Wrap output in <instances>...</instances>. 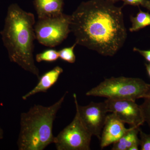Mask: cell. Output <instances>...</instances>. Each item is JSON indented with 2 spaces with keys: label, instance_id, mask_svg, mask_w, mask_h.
<instances>
[{
  "label": "cell",
  "instance_id": "cell-1",
  "mask_svg": "<svg viewBox=\"0 0 150 150\" xmlns=\"http://www.w3.org/2000/svg\"><path fill=\"white\" fill-rule=\"evenodd\" d=\"M122 9L107 0L82 2L71 15L76 43L103 56H114L127 38Z\"/></svg>",
  "mask_w": 150,
  "mask_h": 150
},
{
  "label": "cell",
  "instance_id": "cell-2",
  "mask_svg": "<svg viewBox=\"0 0 150 150\" xmlns=\"http://www.w3.org/2000/svg\"><path fill=\"white\" fill-rule=\"evenodd\" d=\"M35 16L22 9L16 4L8 8L4 28L1 32L4 46L11 62L25 71L40 77L34 58V41L36 39Z\"/></svg>",
  "mask_w": 150,
  "mask_h": 150
},
{
  "label": "cell",
  "instance_id": "cell-3",
  "mask_svg": "<svg viewBox=\"0 0 150 150\" xmlns=\"http://www.w3.org/2000/svg\"><path fill=\"white\" fill-rule=\"evenodd\" d=\"M68 92L51 106L35 105L21 115L19 150H43L54 143L53 123Z\"/></svg>",
  "mask_w": 150,
  "mask_h": 150
},
{
  "label": "cell",
  "instance_id": "cell-4",
  "mask_svg": "<svg viewBox=\"0 0 150 150\" xmlns=\"http://www.w3.org/2000/svg\"><path fill=\"white\" fill-rule=\"evenodd\" d=\"M150 84L139 78L121 76L106 79L86 93L87 96L102 97L107 99L136 101L148 96Z\"/></svg>",
  "mask_w": 150,
  "mask_h": 150
},
{
  "label": "cell",
  "instance_id": "cell-5",
  "mask_svg": "<svg viewBox=\"0 0 150 150\" xmlns=\"http://www.w3.org/2000/svg\"><path fill=\"white\" fill-rule=\"evenodd\" d=\"M71 15L64 13L38 18L34 25L35 37L42 45L53 48L60 45L71 32Z\"/></svg>",
  "mask_w": 150,
  "mask_h": 150
},
{
  "label": "cell",
  "instance_id": "cell-6",
  "mask_svg": "<svg viewBox=\"0 0 150 150\" xmlns=\"http://www.w3.org/2000/svg\"><path fill=\"white\" fill-rule=\"evenodd\" d=\"M92 137L76 111L72 122L55 137L54 144L57 150H89Z\"/></svg>",
  "mask_w": 150,
  "mask_h": 150
},
{
  "label": "cell",
  "instance_id": "cell-7",
  "mask_svg": "<svg viewBox=\"0 0 150 150\" xmlns=\"http://www.w3.org/2000/svg\"><path fill=\"white\" fill-rule=\"evenodd\" d=\"M73 97L76 111L82 123L92 136L100 140L108 112L105 102H91L88 105L81 106L78 103L76 93Z\"/></svg>",
  "mask_w": 150,
  "mask_h": 150
},
{
  "label": "cell",
  "instance_id": "cell-8",
  "mask_svg": "<svg viewBox=\"0 0 150 150\" xmlns=\"http://www.w3.org/2000/svg\"><path fill=\"white\" fill-rule=\"evenodd\" d=\"M108 112L114 113L124 123L131 127H140L145 122L140 105L129 100H105Z\"/></svg>",
  "mask_w": 150,
  "mask_h": 150
},
{
  "label": "cell",
  "instance_id": "cell-9",
  "mask_svg": "<svg viewBox=\"0 0 150 150\" xmlns=\"http://www.w3.org/2000/svg\"><path fill=\"white\" fill-rule=\"evenodd\" d=\"M130 128L126 129L124 123L114 113L108 114L103 129L100 139V147L104 149L121 139Z\"/></svg>",
  "mask_w": 150,
  "mask_h": 150
},
{
  "label": "cell",
  "instance_id": "cell-10",
  "mask_svg": "<svg viewBox=\"0 0 150 150\" xmlns=\"http://www.w3.org/2000/svg\"><path fill=\"white\" fill-rule=\"evenodd\" d=\"M64 71L62 67L56 66L52 69L43 74L39 79V81L34 88L22 96L23 100L30 97L41 92H46L56 84L60 75Z\"/></svg>",
  "mask_w": 150,
  "mask_h": 150
},
{
  "label": "cell",
  "instance_id": "cell-11",
  "mask_svg": "<svg viewBox=\"0 0 150 150\" xmlns=\"http://www.w3.org/2000/svg\"><path fill=\"white\" fill-rule=\"evenodd\" d=\"M33 4L38 18L63 13L64 0H34Z\"/></svg>",
  "mask_w": 150,
  "mask_h": 150
},
{
  "label": "cell",
  "instance_id": "cell-12",
  "mask_svg": "<svg viewBox=\"0 0 150 150\" xmlns=\"http://www.w3.org/2000/svg\"><path fill=\"white\" fill-rule=\"evenodd\" d=\"M140 127H131L129 131L118 141L112 144L111 150H129L134 146H140V139L138 134Z\"/></svg>",
  "mask_w": 150,
  "mask_h": 150
},
{
  "label": "cell",
  "instance_id": "cell-13",
  "mask_svg": "<svg viewBox=\"0 0 150 150\" xmlns=\"http://www.w3.org/2000/svg\"><path fill=\"white\" fill-rule=\"evenodd\" d=\"M132 26L129 29L131 32L137 31L139 30L150 25V14L145 12L139 9V11L136 17L131 16Z\"/></svg>",
  "mask_w": 150,
  "mask_h": 150
},
{
  "label": "cell",
  "instance_id": "cell-14",
  "mask_svg": "<svg viewBox=\"0 0 150 150\" xmlns=\"http://www.w3.org/2000/svg\"><path fill=\"white\" fill-rule=\"evenodd\" d=\"M59 58V51L54 49H47L35 56V60L38 63L54 62L57 61Z\"/></svg>",
  "mask_w": 150,
  "mask_h": 150
},
{
  "label": "cell",
  "instance_id": "cell-15",
  "mask_svg": "<svg viewBox=\"0 0 150 150\" xmlns=\"http://www.w3.org/2000/svg\"><path fill=\"white\" fill-rule=\"evenodd\" d=\"M77 43L75 42L74 44L71 47H66L62 48L59 51V58L63 61L70 64H74L76 62L74 50Z\"/></svg>",
  "mask_w": 150,
  "mask_h": 150
},
{
  "label": "cell",
  "instance_id": "cell-16",
  "mask_svg": "<svg viewBox=\"0 0 150 150\" xmlns=\"http://www.w3.org/2000/svg\"><path fill=\"white\" fill-rule=\"evenodd\" d=\"M144 103L140 105L145 122H147L150 130V89L149 94L144 98Z\"/></svg>",
  "mask_w": 150,
  "mask_h": 150
},
{
  "label": "cell",
  "instance_id": "cell-17",
  "mask_svg": "<svg viewBox=\"0 0 150 150\" xmlns=\"http://www.w3.org/2000/svg\"><path fill=\"white\" fill-rule=\"evenodd\" d=\"M140 146L141 150H150V133L146 134L140 131Z\"/></svg>",
  "mask_w": 150,
  "mask_h": 150
},
{
  "label": "cell",
  "instance_id": "cell-18",
  "mask_svg": "<svg viewBox=\"0 0 150 150\" xmlns=\"http://www.w3.org/2000/svg\"><path fill=\"white\" fill-rule=\"evenodd\" d=\"M124 3V5L139 6L143 5L145 0H121Z\"/></svg>",
  "mask_w": 150,
  "mask_h": 150
},
{
  "label": "cell",
  "instance_id": "cell-19",
  "mask_svg": "<svg viewBox=\"0 0 150 150\" xmlns=\"http://www.w3.org/2000/svg\"><path fill=\"white\" fill-rule=\"evenodd\" d=\"M134 51L139 52L147 62L150 63V50H142L137 48H134Z\"/></svg>",
  "mask_w": 150,
  "mask_h": 150
},
{
  "label": "cell",
  "instance_id": "cell-20",
  "mask_svg": "<svg viewBox=\"0 0 150 150\" xmlns=\"http://www.w3.org/2000/svg\"><path fill=\"white\" fill-rule=\"evenodd\" d=\"M142 6L147 9L150 11V0H145Z\"/></svg>",
  "mask_w": 150,
  "mask_h": 150
},
{
  "label": "cell",
  "instance_id": "cell-21",
  "mask_svg": "<svg viewBox=\"0 0 150 150\" xmlns=\"http://www.w3.org/2000/svg\"><path fill=\"white\" fill-rule=\"evenodd\" d=\"M146 69L147 72L148 74L149 75L150 79V63L149 64H145Z\"/></svg>",
  "mask_w": 150,
  "mask_h": 150
},
{
  "label": "cell",
  "instance_id": "cell-22",
  "mask_svg": "<svg viewBox=\"0 0 150 150\" xmlns=\"http://www.w3.org/2000/svg\"><path fill=\"white\" fill-rule=\"evenodd\" d=\"M3 135H4V132H3V130L0 128V139H3Z\"/></svg>",
  "mask_w": 150,
  "mask_h": 150
},
{
  "label": "cell",
  "instance_id": "cell-23",
  "mask_svg": "<svg viewBox=\"0 0 150 150\" xmlns=\"http://www.w3.org/2000/svg\"><path fill=\"white\" fill-rule=\"evenodd\" d=\"M107 1L114 4V3L116 2H118V1H121V0H107Z\"/></svg>",
  "mask_w": 150,
  "mask_h": 150
}]
</instances>
